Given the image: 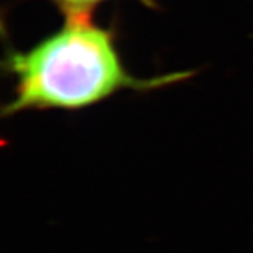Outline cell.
Here are the masks:
<instances>
[{"instance_id": "6da1fadb", "label": "cell", "mask_w": 253, "mask_h": 253, "mask_svg": "<svg viewBox=\"0 0 253 253\" xmlns=\"http://www.w3.org/2000/svg\"><path fill=\"white\" fill-rule=\"evenodd\" d=\"M3 66L14 79L3 117L24 111H79L124 90H158L193 75L187 71L136 78L126 68L116 31L93 17H65L62 27L31 48L7 51Z\"/></svg>"}, {"instance_id": "7a4b0ae2", "label": "cell", "mask_w": 253, "mask_h": 253, "mask_svg": "<svg viewBox=\"0 0 253 253\" xmlns=\"http://www.w3.org/2000/svg\"><path fill=\"white\" fill-rule=\"evenodd\" d=\"M63 14V17H91L93 11L100 4L111 0H46ZM142 6L155 9V0H138Z\"/></svg>"}]
</instances>
